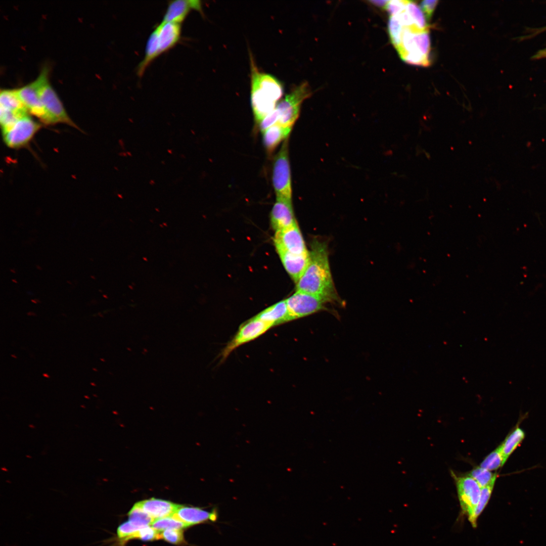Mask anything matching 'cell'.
Here are the masks:
<instances>
[{"instance_id": "11", "label": "cell", "mask_w": 546, "mask_h": 546, "mask_svg": "<svg viewBox=\"0 0 546 546\" xmlns=\"http://www.w3.org/2000/svg\"><path fill=\"white\" fill-rule=\"evenodd\" d=\"M459 499L462 511L470 516L479 502L481 488L472 477L454 476Z\"/></svg>"}, {"instance_id": "42", "label": "cell", "mask_w": 546, "mask_h": 546, "mask_svg": "<svg viewBox=\"0 0 546 546\" xmlns=\"http://www.w3.org/2000/svg\"><path fill=\"white\" fill-rule=\"evenodd\" d=\"M84 397H85V398H89V397H87V396H84Z\"/></svg>"}, {"instance_id": "2", "label": "cell", "mask_w": 546, "mask_h": 546, "mask_svg": "<svg viewBox=\"0 0 546 546\" xmlns=\"http://www.w3.org/2000/svg\"><path fill=\"white\" fill-rule=\"evenodd\" d=\"M389 15V36L401 59L410 64L428 66L430 50L429 29L421 30L403 25L395 16Z\"/></svg>"}, {"instance_id": "25", "label": "cell", "mask_w": 546, "mask_h": 546, "mask_svg": "<svg viewBox=\"0 0 546 546\" xmlns=\"http://www.w3.org/2000/svg\"><path fill=\"white\" fill-rule=\"evenodd\" d=\"M128 515V521L133 525L141 528L151 525L154 520L137 503L133 505L129 512Z\"/></svg>"}, {"instance_id": "30", "label": "cell", "mask_w": 546, "mask_h": 546, "mask_svg": "<svg viewBox=\"0 0 546 546\" xmlns=\"http://www.w3.org/2000/svg\"><path fill=\"white\" fill-rule=\"evenodd\" d=\"M182 530L169 529L164 530L161 533V538L172 544H182L185 542Z\"/></svg>"}, {"instance_id": "39", "label": "cell", "mask_w": 546, "mask_h": 546, "mask_svg": "<svg viewBox=\"0 0 546 546\" xmlns=\"http://www.w3.org/2000/svg\"><path fill=\"white\" fill-rule=\"evenodd\" d=\"M11 356H12V357H13L15 358H17V356H15V355H14V354H12V355H11Z\"/></svg>"}, {"instance_id": "9", "label": "cell", "mask_w": 546, "mask_h": 546, "mask_svg": "<svg viewBox=\"0 0 546 546\" xmlns=\"http://www.w3.org/2000/svg\"><path fill=\"white\" fill-rule=\"evenodd\" d=\"M286 302L291 321L327 310V303L321 298L301 291H296Z\"/></svg>"}, {"instance_id": "8", "label": "cell", "mask_w": 546, "mask_h": 546, "mask_svg": "<svg viewBox=\"0 0 546 546\" xmlns=\"http://www.w3.org/2000/svg\"><path fill=\"white\" fill-rule=\"evenodd\" d=\"M272 327L270 324L255 316L243 323L236 335L223 349L221 360H225L238 347L255 340Z\"/></svg>"}, {"instance_id": "19", "label": "cell", "mask_w": 546, "mask_h": 546, "mask_svg": "<svg viewBox=\"0 0 546 546\" xmlns=\"http://www.w3.org/2000/svg\"><path fill=\"white\" fill-rule=\"evenodd\" d=\"M256 317L272 327L291 321L286 300H281L263 310Z\"/></svg>"}, {"instance_id": "36", "label": "cell", "mask_w": 546, "mask_h": 546, "mask_svg": "<svg viewBox=\"0 0 546 546\" xmlns=\"http://www.w3.org/2000/svg\"><path fill=\"white\" fill-rule=\"evenodd\" d=\"M27 314H28V315H34V316H36V314H35V313H34L33 312H28V313H27Z\"/></svg>"}, {"instance_id": "5", "label": "cell", "mask_w": 546, "mask_h": 546, "mask_svg": "<svg viewBox=\"0 0 546 546\" xmlns=\"http://www.w3.org/2000/svg\"><path fill=\"white\" fill-rule=\"evenodd\" d=\"M272 184L276 200L292 202L291 172L288 156V140L284 141L275 157L272 168Z\"/></svg>"}, {"instance_id": "24", "label": "cell", "mask_w": 546, "mask_h": 546, "mask_svg": "<svg viewBox=\"0 0 546 546\" xmlns=\"http://www.w3.org/2000/svg\"><path fill=\"white\" fill-rule=\"evenodd\" d=\"M495 480L488 485L481 488L479 502L472 514L469 516V520L473 527L477 526V520L487 504L491 495Z\"/></svg>"}, {"instance_id": "21", "label": "cell", "mask_w": 546, "mask_h": 546, "mask_svg": "<svg viewBox=\"0 0 546 546\" xmlns=\"http://www.w3.org/2000/svg\"><path fill=\"white\" fill-rule=\"evenodd\" d=\"M0 108L20 114L29 113L19 98L16 89H1Z\"/></svg>"}, {"instance_id": "3", "label": "cell", "mask_w": 546, "mask_h": 546, "mask_svg": "<svg viewBox=\"0 0 546 546\" xmlns=\"http://www.w3.org/2000/svg\"><path fill=\"white\" fill-rule=\"evenodd\" d=\"M251 103L255 121L258 124L277 106L283 95L282 83L275 76L260 72L250 55Z\"/></svg>"}, {"instance_id": "41", "label": "cell", "mask_w": 546, "mask_h": 546, "mask_svg": "<svg viewBox=\"0 0 546 546\" xmlns=\"http://www.w3.org/2000/svg\"><path fill=\"white\" fill-rule=\"evenodd\" d=\"M11 271L12 272H14V273H15V272H16V271H14V270H12V269H11Z\"/></svg>"}, {"instance_id": "35", "label": "cell", "mask_w": 546, "mask_h": 546, "mask_svg": "<svg viewBox=\"0 0 546 546\" xmlns=\"http://www.w3.org/2000/svg\"><path fill=\"white\" fill-rule=\"evenodd\" d=\"M42 376H43V377H46V378H50V376H49V375L48 374H46V373H43V374H42Z\"/></svg>"}, {"instance_id": "40", "label": "cell", "mask_w": 546, "mask_h": 546, "mask_svg": "<svg viewBox=\"0 0 546 546\" xmlns=\"http://www.w3.org/2000/svg\"><path fill=\"white\" fill-rule=\"evenodd\" d=\"M12 281H13V282H15V283H17V281H16V280H14V279H13V280H12Z\"/></svg>"}, {"instance_id": "14", "label": "cell", "mask_w": 546, "mask_h": 546, "mask_svg": "<svg viewBox=\"0 0 546 546\" xmlns=\"http://www.w3.org/2000/svg\"><path fill=\"white\" fill-rule=\"evenodd\" d=\"M202 4L197 0H176L169 2L163 21L181 24L192 10L202 13Z\"/></svg>"}, {"instance_id": "29", "label": "cell", "mask_w": 546, "mask_h": 546, "mask_svg": "<svg viewBox=\"0 0 546 546\" xmlns=\"http://www.w3.org/2000/svg\"><path fill=\"white\" fill-rule=\"evenodd\" d=\"M135 538L145 541H150L161 538V535L152 526H148L138 530L125 540Z\"/></svg>"}, {"instance_id": "20", "label": "cell", "mask_w": 546, "mask_h": 546, "mask_svg": "<svg viewBox=\"0 0 546 546\" xmlns=\"http://www.w3.org/2000/svg\"><path fill=\"white\" fill-rule=\"evenodd\" d=\"M291 129L276 123L263 131V144L267 152L272 153L280 143L288 139Z\"/></svg>"}, {"instance_id": "34", "label": "cell", "mask_w": 546, "mask_h": 546, "mask_svg": "<svg viewBox=\"0 0 546 546\" xmlns=\"http://www.w3.org/2000/svg\"><path fill=\"white\" fill-rule=\"evenodd\" d=\"M546 58V47L539 50L532 57L533 60H538Z\"/></svg>"}, {"instance_id": "33", "label": "cell", "mask_w": 546, "mask_h": 546, "mask_svg": "<svg viewBox=\"0 0 546 546\" xmlns=\"http://www.w3.org/2000/svg\"><path fill=\"white\" fill-rule=\"evenodd\" d=\"M437 1L425 0L421 2L420 6L428 20L431 19L437 5Z\"/></svg>"}, {"instance_id": "23", "label": "cell", "mask_w": 546, "mask_h": 546, "mask_svg": "<svg viewBox=\"0 0 546 546\" xmlns=\"http://www.w3.org/2000/svg\"><path fill=\"white\" fill-rule=\"evenodd\" d=\"M525 437L524 430L517 427L507 436L500 444L502 453L505 462L522 442Z\"/></svg>"}, {"instance_id": "12", "label": "cell", "mask_w": 546, "mask_h": 546, "mask_svg": "<svg viewBox=\"0 0 546 546\" xmlns=\"http://www.w3.org/2000/svg\"><path fill=\"white\" fill-rule=\"evenodd\" d=\"M39 83L40 78L38 76L34 81L16 88V92L28 112L48 124V116L38 96Z\"/></svg>"}, {"instance_id": "22", "label": "cell", "mask_w": 546, "mask_h": 546, "mask_svg": "<svg viewBox=\"0 0 546 546\" xmlns=\"http://www.w3.org/2000/svg\"><path fill=\"white\" fill-rule=\"evenodd\" d=\"M159 45L156 29L150 34L146 46L145 55L138 67V75L142 76L146 68L159 56Z\"/></svg>"}, {"instance_id": "28", "label": "cell", "mask_w": 546, "mask_h": 546, "mask_svg": "<svg viewBox=\"0 0 546 546\" xmlns=\"http://www.w3.org/2000/svg\"><path fill=\"white\" fill-rule=\"evenodd\" d=\"M467 475L473 478L481 488L484 487L496 480L497 474L479 467H477L471 470Z\"/></svg>"}, {"instance_id": "38", "label": "cell", "mask_w": 546, "mask_h": 546, "mask_svg": "<svg viewBox=\"0 0 546 546\" xmlns=\"http://www.w3.org/2000/svg\"><path fill=\"white\" fill-rule=\"evenodd\" d=\"M31 301H32V302L34 303H37V301H35V300H31Z\"/></svg>"}, {"instance_id": "7", "label": "cell", "mask_w": 546, "mask_h": 546, "mask_svg": "<svg viewBox=\"0 0 546 546\" xmlns=\"http://www.w3.org/2000/svg\"><path fill=\"white\" fill-rule=\"evenodd\" d=\"M40 128L41 124L27 114L11 125L2 128L3 140L5 144L11 148L24 147Z\"/></svg>"}, {"instance_id": "27", "label": "cell", "mask_w": 546, "mask_h": 546, "mask_svg": "<svg viewBox=\"0 0 546 546\" xmlns=\"http://www.w3.org/2000/svg\"><path fill=\"white\" fill-rule=\"evenodd\" d=\"M505 463L502 453L501 446L499 445L495 449L486 457L480 464V467L491 471L498 469L503 466Z\"/></svg>"}, {"instance_id": "18", "label": "cell", "mask_w": 546, "mask_h": 546, "mask_svg": "<svg viewBox=\"0 0 546 546\" xmlns=\"http://www.w3.org/2000/svg\"><path fill=\"white\" fill-rule=\"evenodd\" d=\"M278 253L285 269L296 283L308 263L309 251L300 254L285 252H278Z\"/></svg>"}, {"instance_id": "26", "label": "cell", "mask_w": 546, "mask_h": 546, "mask_svg": "<svg viewBox=\"0 0 546 546\" xmlns=\"http://www.w3.org/2000/svg\"><path fill=\"white\" fill-rule=\"evenodd\" d=\"M151 525L159 532L169 529H183L189 526L173 515L155 519Z\"/></svg>"}, {"instance_id": "13", "label": "cell", "mask_w": 546, "mask_h": 546, "mask_svg": "<svg viewBox=\"0 0 546 546\" xmlns=\"http://www.w3.org/2000/svg\"><path fill=\"white\" fill-rule=\"evenodd\" d=\"M173 516L191 526L207 522H214L218 519V513L216 508L209 512L198 507L179 505Z\"/></svg>"}, {"instance_id": "15", "label": "cell", "mask_w": 546, "mask_h": 546, "mask_svg": "<svg viewBox=\"0 0 546 546\" xmlns=\"http://www.w3.org/2000/svg\"><path fill=\"white\" fill-rule=\"evenodd\" d=\"M270 222L275 231L287 228L297 222L292 202L276 200L270 213Z\"/></svg>"}, {"instance_id": "4", "label": "cell", "mask_w": 546, "mask_h": 546, "mask_svg": "<svg viewBox=\"0 0 546 546\" xmlns=\"http://www.w3.org/2000/svg\"><path fill=\"white\" fill-rule=\"evenodd\" d=\"M49 68L44 66L39 74L38 93L46 111L48 124L62 123L79 129L68 115L61 100L49 81Z\"/></svg>"}, {"instance_id": "1", "label": "cell", "mask_w": 546, "mask_h": 546, "mask_svg": "<svg viewBox=\"0 0 546 546\" xmlns=\"http://www.w3.org/2000/svg\"><path fill=\"white\" fill-rule=\"evenodd\" d=\"M309 255L307 265L296 283V291L316 296L326 303H340L330 267L327 243L314 239Z\"/></svg>"}, {"instance_id": "10", "label": "cell", "mask_w": 546, "mask_h": 546, "mask_svg": "<svg viewBox=\"0 0 546 546\" xmlns=\"http://www.w3.org/2000/svg\"><path fill=\"white\" fill-rule=\"evenodd\" d=\"M274 242L277 252L300 254L308 252L297 222L287 228L276 231Z\"/></svg>"}, {"instance_id": "17", "label": "cell", "mask_w": 546, "mask_h": 546, "mask_svg": "<svg viewBox=\"0 0 546 546\" xmlns=\"http://www.w3.org/2000/svg\"><path fill=\"white\" fill-rule=\"evenodd\" d=\"M153 519L171 516L179 505L161 499L151 498L136 503Z\"/></svg>"}, {"instance_id": "16", "label": "cell", "mask_w": 546, "mask_h": 546, "mask_svg": "<svg viewBox=\"0 0 546 546\" xmlns=\"http://www.w3.org/2000/svg\"><path fill=\"white\" fill-rule=\"evenodd\" d=\"M156 29L158 33L160 55L177 43L181 35V24L162 21Z\"/></svg>"}, {"instance_id": "6", "label": "cell", "mask_w": 546, "mask_h": 546, "mask_svg": "<svg viewBox=\"0 0 546 546\" xmlns=\"http://www.w3.org/2000/svg\"><path fill=\"white\" fill-rule=\"evenodd\" d=\"M311 94L309 85L304 82L286 95L275 108L279 115L277 123L292 128L299 117L302 103Z\"/></svg>"}, {"instance_id": "37", "label": "cell", "mask_w": 546, "mask_h": 546, "mask_svg": "<svg viewBox=\"0 0 546 546\" xmlns=\"http://www.w3.org/2000/svg\"><path fill=\"white\" fill-rule=\"evenodd\" d=\"M90 385H92V386H96V384H95L94 383H93V382H90Z\"/></svg>"}, {"instance_id": "32", "label": "cell", "mask_w": 546, "mask_h": 546, "mask_svg": "<svg viewBox=\"0 0 546 546\" xmlns=\"http://www.w3.org/2000/svg\"><path fill=\"white\" fill-rule=\"evenodd\" d=\"M279 120L278 113L276 108L265 116L259 123V129L263 132L267 128L277 123Z\"/></svg>"}, {"instance_id": "31", "label": "cell", "mask_w": 546, "mask_h": 546, "mask_svg": "<svg viewBox=\"0 0 546 546\" xmlns=\"http://www.w3.org/2000/svg\"><path fill=\"white\" fill-rule=\"evenodd\" d=\"M141 529L142 528L133 525L129 521L124 522L117 528V537L120 540L124 541L127 538Z\"/></svg>"}]
</instances>
